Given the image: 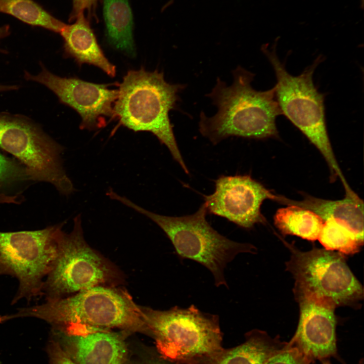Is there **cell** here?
I'll list each match as a JSON object with an SVG mask.
<instances>
[{"label": "cell", "instance_id": "obj_1", "mask_svg": "<svg viewBox=\"0 0 364 364\" xmlns=\"http://www.w3.org/2000/svg\"><path fill=\"white\" fill-rule=\"evenodd\" d=\"M24 317L43 320L54 330L83 326L148 335L141 306L127 291L117 286H97L62 298L20 307L14 313L0 315V322Z\"/></svg>", "mask_w": 364, "mask_h": 364}, {"label": "cell", "instance_id": "obj_2", "mask_svg": "<svg viewBox=\"0 0 364 364\" xmlns=\"http://www.w3.org/2000/svg\"><path fill=\"white\" fill-rule=\"evenodd\" d=\"M233 82L228 86L217 78L212 91L206 95L217 108L208 117L202 112L199 131L213 144L230 136L263 139L277 137L276 118L282 114L275 87L265 91L254 89L255 74L238 66L233 71Z\"/></svg>", "mask_w": 364, "mask_h": 364}, {"label": "cell", "instance_id": "obj_3", "mask_svg": "<svg viewBox=\"0 0 364 364\" xmlns=\"http://www.w3.org/2000/svg\"><path fill=\"white\" fill-rule=\"evenodd\" d=\"M186 85L171 84L162 72H149L142 67L129 70L119 85L114 105V117L134 131H149L167 147L184 171L188 169L178 148L169 113L177 108L179 93Z\"/></svg>", "mask_w": 364, "mask_h": 364}, {"label": "cell", "instance_id": "obj_4", "mask_svg": "<svg viewBox=\"0 0 364 364\" xmlns=\"http://www.w3.org/2000/svg\"><path fill=\"white\" fill-rule=\"evenodd\" d=\"M161 358L175 364H213L224 351L219 316L194 304L160 310L141 306Z\"/></svg>", "mask_w": 364, "mask_h": 364}, {"label": "cell", "instance_id": "obj_5", "mask_svg": "<svg viewBox=\"0 0 364 364\" xmlns=\"http://www.w3.org/2000/svg\"><path fill=\"white\" fill-rule=\"evenodd\" d=\"M112 197L155 222L169 239L178 256L195 261L208 268L217 287L223 285L229 288L224 269L238 254H255L257 251L251 244L232 241L214 230L206 220L205 203L194 214L168 216L149 211L117 193Z\"/></svg>", "mask_w": 364, "mask_h": 364}, {"label": "cell", "instance_id": "obj_6", "mask_svg": "<svg viewBox=\"0 0 364 364\" xmlns=\"http://www.w3.org/2000/svg\"><path fill=\"white\" fill-rule=\"evenodd\" d=\"M262 51L271 64L277 82L275 85L276 97L282 114L284 115L318 150L326 161L331 178L338 177L344 188L348 186L335 156L327 131L325 95L319 92L313 81V74L323 60L318 57L298 76L291 75L279 59L275 46L267 45Z\"/></svg>", "mask_w": 364, "mask_h": 364}, {"label": "cell", "instance_id": "obj_7", "mask_svg": "<svg viewBox=\"0 0 364 364\" xmlns=\"http://www.w3.org/2000/svg\"><path fill=\"white\" fill-rule=\"evenodd\" d=\"M282 241L291 253L286 267L294 279L293 292L297 302L314 299L335 308L359 305L363 297V288L347 264L344 255L315 247L302 251L294 244Z\"/></svg>", "mask_w": 364, "mask_h": 364}, {"label": "cell", "instance_id": "obj_8", "mask_svg": "<svg viewBox=\"0 0 364 364\" xmlns=\"http://www.w3.org/2000/svg\"><path fill=\"white\" fill-rule=\"evenodd\" d=\"M121 276L85 241L80 214L69 234L60 230L57 256L44 279L46 300L62 298L97 286H117Z\"/></svg>", "mask_w": 364, "mask_h": 364}, {"label": "cell", "instance_id": "obj_9", "mask_svg": "<svg viewBox=\"0 0 364 364\" xmlns=\"http://www.w3.org/2000/svg\"><path fill=\"white\" fill-rule=\"evenodd\" d=\"M63 224L35 231L0 232V276H10L18 282L12 305L42 296L44 279L57 256Z\"/></svg>", "mask_w": 364, "mask_h": 364}, {"label": "cell", "instance_id": "obj_10", "mask_svg": "<svg viewBox=\"0 0 364 364\" xmlns=\"http://www.w3.org/2000/svg\"><path fill=\"white\" fill-rule=\"evenodd\" d=\"M0 147L25 167L31 180L50 183L66 196L73 192L62 164L63 147L28 118L0 113Z\"/></svg>", "mask_w": 364, "mask_h": 364}, {"label": "cell", "instance_id": "obj_11", "mask_svg": "<svg viewBox=\"0 0 364 364\" xmlns=\"http://www.w3.org/2000/svg\"><path fill=\"white\" fill-rule=\"evenodd\" d=\"M37 75L25 72L28 80L39 83L52 90L59 101L75 110L81 118L80 128L95 129L105 125L106 117H114V105L118 89L107 84L89 82L75 77H62L42 64Z\"/></svg>", "mask_w": 364, "mask_h": 364}, {"label": "cell", "instance_id": "obj_12", "mask_svg": "<svg viewBox=\"0 0 364 364\" xmlns=\"http://www.w3.org/2000/svg\"><path fill=\"white\" fill-rule=\"evenodd\" d=\"M211 195L205 196L207 212L250 229L265 219L260 207L272 192L249 175H221L215 181Z\"/></svg>", "mask_w": 364, "mask_h": 364}, {"label": "cell", "instance_id": "obj_13", "mask_svg": "<svg viewBox=\"0 0 364 364\" xmlns=\"http://www.w3.org/2000/svg\"><path fill=\"white\" fill-rule=\"evenodd\" d=\"M130 333L83 326L51 331V337L76 364H125Z\"/></svg>", "mask_w": 364, "mask_h": 364}, {"label": "cell", "instance_id": "obj_14", "mask_svg": "<svg viewBox=\"0 0 364 364\" xmlns=\"http://www.w3.org/2000/svg\"><path fill=\"white\" fill-rule=\"evenodd\" d=\"M299 318L297 330L288 344L311 362L338 358L335 307L322 301H298Z\"/></svg>", "mask_w": 364, "mask_h": 364}, {"label": "cell", "instance_id": "obj_15", "mask_svg": "<svg viewBox=\"0 0 364 364\" xmlns=\"http://www.w3.org/2000/svg\"><path fill=\"white\" fill-rule=\"evenodd\" d=\"M301 200H293L273 193L271 200L286 205H296L309 210L324 221L333 219L346 225L363 240V202L356 194L341 200H330L303 195Z\"/></svg>", "mask_w": 364, "mask_h": 364}, {"label": "cell", "instance_id": "obj_16", "mask_svg": "<svg viewBox=\"0 0 364 364\" xmlns=\"http://www.w3.org/2000/svg\"><path fill=\"white\" fill-rule=\"evenodd\" d=\"M76 19L72 24H66L60 32L64 40L65 54L74 58L79 65H94L114 77L115 66L105 56L83 13Z\"/></svg>", "mask_w": 364, "mask_h": 364}, {"label": "cell", "instance_id": "obj_17", "mask_svg": "<svg viewBox=\"0 0 364 364\" xmlns=\"http://www.w3.org/2000/svg\"><path fill=\"white\" fill-rule=\"evenodd\" d=\"M245 337L241 344L224 349L213 364H265L288 343L282 341L279 336L272 338L257 329L248 332Z\"/></svg>", "mask_w": 364, "mask_h": 364}, {"label": "cell", "instance_id": "obj_18", "mask_svg": "<svg viewBox=\"0 0 364 364\" xmlns=\"http://www.w3.org/2000/svg\"><path fill=\"white\" fill-rule=\"evenodd\" d=\"M103 15L110 44L128 56L135 55L133 16L128 0H103Z\"/></svg>", "mask_w": 364, "mask_h": 364}, {"label": "cell", "instance_id": "obj_19", "mask_svg": "<svg viewBox=\"0 0 364 364\" xmlns=\"http://www.w3.org/2000/svg\"><path fill=\"white\" fill-rule=\"evenodd\" d=\"M274 223L284 235H294L310 241L318 239L324 220L311 211L293 205L279 209Z\"/></svg>", "mask_w": 364, "mask_h": 364}, {"label": "cell", "instance_id": "obj_20", "mask_svg": "<svg viewBox=\"0 0 364 364\" xmlns=\"http://www.w3.org/2000/svg\"><path fill=\"white\" fill-rule=\"evenodd\" d=\"M0 12L57 33H60L66 25L32 0H0Z\"/></svg>", "mask_w": 364, "mask_h": 364}, {"label": "cell", "instance_id": "obj_21", "mask_svg": "<svg viewBox=\"0 0 364 364\" xmlns=\"http://www.w3.org/2000/svg\"><path fill=\"white\" fill-rule=\"evenodd\" d=\"M317 240L324 249L344 255L356 253L363 244V240L348 227L333 219L324 221Z\"/></svg>", "mask_w": 364, "mask_h": 364}, {"label": "cell", "instance_id": "obj_22", "mask_svg": "<svg viewBox=\"0 0 364 364\" xmlns=\"http://www.w3.org/2000/svg\"><path fill=\"white\" fill-rule=\"evenodd\" d=\"M31 180L25 167L0 153V189Z\"/></svg>", "mask_w": 364, "mask_h": 364}, {"label": "cell", "instance_id": "obj_23", "mask_svg": "<svg viewBox=\"0 0 364 364\" xmlns=\"http://www.w3.org/2000/svg\"><path fill=\"white\" fill-rule=\"evenodd\" d=\"M311 362L296 348L290 346L288 342L284 349L265 364H311Z\"/></svg>", "mask_w": 364, "mask_h": 364}, {"label": "cell", "instance_id": "obj_24", "mask_svg": "<svg viewBox=\"0 0 364 364\" xmlns=\"http://www.w3.org/2000/svg\"><path fill=\"white\" fill-rule=\"evenodd\" d=\"M49 364H76L63 351L58 342L51 336L47 346Z\"/></svg>", "mask_w": 364, "mask_h": 364}, {"label": "cell", "instance_id": "obj_25", "mask_svg": "<svg viewBox=\"0 0 364 364\" xmlns=\"http://www.w3.org/2000/svg\"><path fill=\"white\" fill-rule=\"evenodd\" d=\"M97 0H73V11L71 17L76 18L80 13H83L85 10H90L94 5Z\"/></svg>", "mask_w": 364, "mask_h": 364}, {"label": "cell", "instance_id": "obj_26", "mask_svg": "<svg viewBox=\"0 0 364 364\" xmlns=\"http://www.w3.org/2000/svg\"><path fill=\"white\" fill-rule=\"evenodd\" d=\"M125 364H170L167 360L156 357H147L138 360H128Z\"/></svg>", "mask_w": 364, "mask_h": 364}, {"label": "cell", "instance_id": "obj_27", "mask_svg": "<svg viewBox=\"0 0 364 364\" xmlns=\"http://www.w3.org/2000/svg\"><path fill=\"white\" fill-rule=\"evenodd\" d=\"M20 204V201L17 195H8L0 193V204Z\"/></svg>", "mask_w": 364, "mask_h": 364}, {"label": "cell", "instance_id": "obj_28", "mask_svg": "<svg viewBox=\"0 0 364 364\" xmlns=\"http://www.w3.org/2000/svg\"><path fill=\"white\" fill-rule=\"evenodd\" d=\"M19 88L17 85H7L0 84V92L16 90Z\"/></svg>", "mask_w": 364, "mask_h": 364}, {"label": "cell", "instance_id": "obj_29", "mask_svg": "<svg viewBox=\"0 0 364 364\" xmlns=\"http://www.w3.org/2000/svg\"><path fill=\"white\" fill-rule=\"evenodd\" d=\"M10 33V28L8 25L0 27V39L7 36Z\"/></svg>", "mask_w": 364, "mask_h": 364}, {"label": "cell", "instance_id": "obj_30", "mask_svg": "<svg viewBox=\"0 0 364 364\" xmlns=\"http://www.w3.org/2000/svg\"><path fill=\"white\" fill-rule=\"evenodd\" d=\"M321 364H332L329 358L323 359L320 360Z\"/></svg>", "mask_w": 364, "mask_h": 364}, {"label": "cell", "instance_id": "obj_31", "mask_svg": "<svg viewBox=\"0 0 364 364\" xmlns=\"http://www.w3.org/2000/svg\"><path fill=\"white\" fill-rule=\"evenodd\" d=\"M361 1H363V0H361Z\"/></svg>", "mask_w": 364, "mask_h": 364}, {"label": "cell", "instance_id": "obj_32", "mask_svg": "<svg viewBox=\"0 0 364 364\" xmlns=\"http://www.w3.org/2000/svg\"><path fill=\"white\" fill-rule=\"evenodd\" d=\"M0 364H1V363H0Z\"/></svg>", "mask_w": 364, "mask_h": 364}]
</instances>
